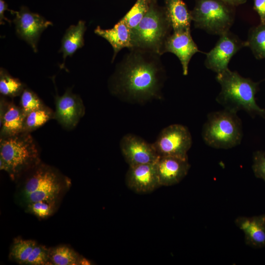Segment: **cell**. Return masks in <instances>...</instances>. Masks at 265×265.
Listing matches in <instances>:
<instances>
[{"instance_id":"1","label":"cell","mask_w":265,"mask_h":265,"mask_svg":"<svg viewBox=\"0 0 265 265\" xmlns=\"http://www.w3.org/2000/svg\"><path fill=\"white\" fill-rule=\"evenodd\" d=\"M160 56L150 51L130 49L109 80L110 92L139 102L161 97L165 72Z\"/></svg>"},{"instance_id":"2","label":"cell","mask_w":265,"mask_h":265,"mask_svg":"<svg viewBox=\"0 0 265 265\" xmlns=\"http://www.w3.org/2000/svg\"><path fill=\"white\" fill-rule=\"evenodd\" d=\"M216 79L221 86L216 101L225 109L237 113L244 110L252 117L259 116L265 119V109L261 108L255 99L259 82L243 77L229 68L217 74Z\"/></svg>"},{"instance_id":"3","label":"cell","mask_w":265,"mask_h":265,"mask_svg":"<svg viewBox=\"0 0 265 265\" xmlns=\"http://www.w3.org/2000/svg\"><path fill=\"white\" fill-rule=\"evenodd\" d=\"M41 162L39 150L30 132L0 138V169L18 179Z\"/></svg>"},{"instance_id":"4","label":"cell","mask_w":265,"mask_h":265,"mask_svg":"<svg viewBox=\"0 0 265 265\" xmlns=\"http://www.w3.org/2000/svg\"><path fill=\"white\" fill-rule=\"evenodd\" d=\"M23 175L22 195L26 205L40 201L56 204L69 184L68 179L57 169L41 162Z\"/></svg>"},{"instance_id":"5","label":"cell","mask_w":265,"mask_h":265,"mask_svg":"<svg viewBox=\"0 0 265 265\" xmlns=\"http://www.w3.org/2000/svg\"><path fill=\"white\" fill-rule=\"evenodd\" d=\"M172 27L164 7L152 0L146 14L139 24L131 29L133 48L164 53L165 43Z\"/></svg>"},{"instance_id":"6","label":"cell","mask_w":265,"mask_h":265,"mask_svg":"<svg viewBox=\"0 0 265 265\" xmlns=\"http://www.w3.org/2000/svg\"><path fill=\"white\" fill-rule=\"evenodd\" d=\"M202 134L204 142L212 147L232 148L242 140V123L237 113L225 109L212 112L208 115Z\"/></svg>"},{"instance_id":"7","label":"cell","mask_w":265,"mask_h":265,"mask_svg":"<svg viewBox=\"0 0 265 265\" xmlns=\"http://www.w3.org/2000/svg\"><path fill=\"white\" fill-rule=\"evenodd\" d=\"M191 14L195 28L220 36L232 26L235 9L221 0H196Z\"/></svg>"},{"instance_id":"8","label":"cell","mask_w":265,"mask_h":265,"mask_svg":"<svg viewBox=\"0 0 265 265\" xmlns=\"http://www.w3.org/2000/svg\"><path fill=\"white\" fill-rule=\"evenodd\" d=\"M188 129L181 124H172L164 128L152 143L159 157L188 158L187 153L192 145Z\"/></svg>"},{"instance_id":"9","label":"cell","mask_w":265,"mask_h":265,"mask_svg":"<svg viewBox=\"0 0 265 265\" xmlns=\"http://www.w3.org/2000/svg\"><path fill=\"white\" fill-rule=\"evenodd\" d=\"M245 47H247V42L229 30L220 35L214 47L207 53L204 64L216 74L222 72L228 69L232 57Z\"/></svg>"},{"instance_id":"10","label":"cell","mask_w":265,"mask_h":265,"mask_svg":"<svg viewBox=\"0 0 265 265\" xmlns=\"http://www.w3.org/2000/svg\"><path fill=\"white\" fill-rule=\"evenodd\" d=\"M13 13L15 15L13 22L17 35L36 53L37 43L42 32L53 23L38 14L31 12L25 6H22L19 11Z\"/></svg>"},{"instance_id":"11","label":"cell","mask_w":265,"mask_h":265,"mask_svg":"<svg viewBox=\"0 0 265 265\" xmlns=\"http://www.w3.org/2000/svg\"><path fill=\"white\" fill-rule=\"evenodd\" d=\"M54 119L64 129L71 130L85 114V106L80 96L68 88L61 96H55Z\"/></svg>"},{"instance_id":"12","label":"cell","mask_w":265,"mask_h":265,"mask_svg":"<svg viewBox=\"0 0 265 265\" xmlns=\"http://www.w3.org/2000/svg\"><path fill=\"white\" fill-rule=\"evenodd\" d=\"M120 146L129 166L156 162L160 157L153 144L134 134H127L124 136Z\"/></svg>"},{"instance_id":"13","label":"cell","mask_w":265,"mask_h":265,"mask_svg":"<svg viewBox=\"0 0 265 265\" xmlns=\"http://www.w3.org/2000/svg\"><path fill=\"white\" fill-rule=\"evenodd\" d=\"M49 249L32 239L17 238L11 245L9 257L21 265H50Z\"/></svg>"},{"instance_id":"14","label":"cell","mask_w":265,"mask_h":265,"mask_svg":"<svg viewBox=\"0 0 265 265\" xmlns=\"http://www.w3.org/2000/svg\"><path fill=\"white\" fill-rule=\"evenodd\" d=\"M157 162L129 166L126 176L128 187L136 193H147L160 186Z\"/></svg>"},{"instance_id":"15","label":"cell","mask_w":265,"mask_h":265,"mask_svg":"<svg viewBox=\"0 0 265 265\" xmlns=\"http://www.w3.org/2000/svg\"><path fill=\"white\" fill-rule=\"evenodd\" d=\"M174 54L181 62L183 74L186 76L188 72V64L192 57L201 52L193 40L190 30L173 31L167 39L163 53Z\"/></svg>"},{"instance_id":"16","label":"cell","mask_w":265,"mask_h":265,"mask_svg":"<svg viewBox=\"0 0 265 265\" xmlns=\"http://www.w3.org/2000/svg\"><path fill=\"white\" fill-rule=\"evenodd\" d=\"M157 165L161 186L177 184L187 175L190 168L188 158L170 156L160 157Z\"/></svg>"},{"instance_id":"17","label":"cell","mask_w":265,"mask_h":265,"mask_svg":"<svg viewBox=\"0 0 265 265\" xmlns=\"http://www.w3.org/2000/svg\"><path fill=\"white\" fill-rule=\"evenodd\" d=\"M25 114L19 106L3 97L0 100V138L23 132Z\"/></svg>"},{"instance_id":"18","label":"cell","mask_w":265,"mask_h":265,"mask_svg":"<svg viewBox=\"0 0 265 265\" xmlns=\"http://www.w3.org/2000/svg\"><path fill=\"white\" fill-rule=\"evenodd\" d=\"M235 223L244 232L247 245L255 248L265 246V214L239 216Z\"/></svg>"},{"instance_id":"19","label":"cell","mask_w":265,"mask_h":265,"mask_svg":"<svg viewBox=\"0 0 265 265\" xmlns=\"http://www.w3.org/2000/svg\"><path fill=\"white\" fill-rule=\"evenodd\" d=\"M94 32L106 40L112 46L113 50L112 62H113L119 52L123 48H132L131 29L122 19L111 28L103 29L100 26H97Z\"/></svg>"},{"instance_id":"20","label":"cell","mask_w":265,"mask_h":265,"mask_svg":"<svg viewBox=\"0 0 265 265\" xmlns=\"http://www.w3.org/2000/svg\"><path fill=\"white\" fill-rule=\"evenodd\" d=\"M164 8L173 31L190 30L191 11L183 0H165Z\"/></svg>"},{"instance_id":"21","label":"cell","mask_w":265,"mask_h":265,"mask_svg":"<svg viewBox=\"0 0 265 265\" xmlns=\"http://www.w3.org/2000/svg\"><path fill=\"white\" fill-rule=\"evenodd\" d=\"M85 22L80 20L76 25L70 26L66 30L61 40L60 52L63 53V63L68 56H71L84 46Z\"/></svg>"},{"instance_id":"22","label":"cell","mask_w":265,"mask_h":265,"mask_svg":"<svg viewBox=\"0 0 265 265\" xmlns=\"http://www.w3.org/2000/svg\"><path fill=\"white\" fill-rule=\"evenodd\" d=\"M54 119V112L46 105L27 114L25 118L23 132H31Z\"/></svg>"},{"instance_id":"23","label":"cell","mask_w":265,"mask_h":265,"mask_svg":"<svg viewBox=\"0 0 265 265\" xmlns=\"http://www.w3.org/2000/svg\"><path fill=\"white\" fill-rule=\"evenodd\" d=\"M50 265H79L80 256L71 247L59 245L49 249Z\"/></svg>"},{"instance_id":"24","label":"cell","mask_w":265,"mask_h":265,"mask_svg":"<svg viewBox=\"0 0 265 265\" xmlns=\"http://www.w3.org/2000/svg\"><path fill=\"white\" fill-rule=\"evenodd\" d=\"M255 57L265 59V24H261L252 27L249 31L246 41Z\"/></svg>"},{"instance_id":"25","label":"cell","mask_w":265,"mask_h":265,"mask_svg":"<svg viewBox=\"0 0 265 265\" xmlns=\"http://www.w3.org/2000/svg\"><path fill=\"white\" fill-rule=\"evenodd\" d=\"M26 87L18 79L11 76L4 69L0 70V93L4 96L14 98L19 96Z\"/></svg>"},{"instance_id":"26","label":"cell","mask_w":265,"mask_h":265,"mask_svg":"<svg viewBox=\"0 0 265 265\" xmlns=\"http://www.w3.org/2000/svg\"><path fill=\"white\" fill-rule=\"evenodd\" d=\"M152 0H137L132 7L121 19L131 29L136 27L149 10Z\"/></svg>"},{"instance_id":"27","label":"cell","mask_w":265,"mask_h":265,"mask_svg":"<svg viewBox=\"0 0 265 265\" xmlns=\"http://www.w3.org/2000/svg\"><path fill=\"white\" fill-rule=\"evenodd\" d=\"M20 96L19 106L25 115L45 106L37 95L28 88L25 87Z\"/></svg>"},{"instance_id":"28","label":"cell","mask_w":265,"mask_h":265,"mask_svg":"<svg viewBox=\"0 0 265 265\" xmlns=\"http://www.w3.org/2000/svg\"><path fill=\"white\" fill-rule=\"evenodd\" d=\"M55 204L40 201L26 205L27 211L39 218L44 219L52 215L55 209Z\"/></svg>"},{"instance_id":"29","label":"cell","mask_w":265,"mask_h":265,"mask_svg":"<svg viewBox=\"0 0 265 265\" xmlns=\"http://www.w3.org/2000/svg\"><path fill=\"white\" fill-rule=\"evenodd\" d=\"M252 170L255 176L265 182V152L257 151L253 156Z\"/></svg>"},{"instance_id":"30","label":"cell","mask_w":265,"mask_h":265,"mask_svg":"<svg viewBox=\"0 0 265 265\" xmlns=\"http://www.w3.org/2000/svg\"><path fill=\"white\" fill-rule=\"evenodd\" d=\"M253 8L259 16L260 23L265 24V0H254Z\"/></svg>"},{"instance_id":"31","label":"cell","mask_w":265,"mask_h":265,"mask_svg":"<svg viewBox=\"0 0 265 265\" xmlns=\"http://www.w3.org/2000/svg\"><path fill=\"white\" fill-rule=\"evenodd\" d=\"M8 9V5L3 0H0V25L4 24L3 20L10 23L11 21L6 18L4 15V12Z\"/></svg>"},{"instance_id":"32","label":"cell","mask_w":265,"mask_h":265,"mask_svg":"<svg viewBox=\"0 0 265 265\" xmlns=\"http://www.w3.org/2000/svg\"><path fill=\"white\" fill-rule=\"evenodd\" d=\"M226 3L233 6H238L246 2L247 0H221Z\"/></svg>"},{"instance_id":"33","label":"cell","mask_w":265,"mask_h":265,"mask_svg":"<svg viewBox=\"0 0 265 265\" xmlns=\"http://www.w3.org/2000/svg\"><path fill=\"white\" fill-rule=\"evenodd\" d=\"M92 263L88 259L80 256L79 262V265H92Z\"/></svg>"},{"instance_id":"34","label":"cell","mask_w":265,"mask_h":265,"mask_svg":"<svg viewBox=\"0 0 265 265\" xmlns=\"http://www.w3.org/2000/svg\"><path fill=\"white\" fill-rule=\"evenodd\" d=\"M152 0L157 2V0Z\"/></svg>"}]
</instances>
